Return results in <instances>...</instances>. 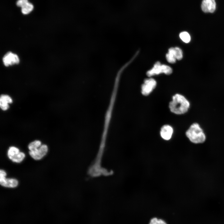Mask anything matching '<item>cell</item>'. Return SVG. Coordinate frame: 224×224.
I'll return each instance as SVG.
<instances>
[{"mask_svg":"<svg viewBox=\"0 0 224 224\" xmlns=\"http://www.w3.org/2000/svg\"><path fill=\"white\" fill-rule=\"evenodd\" d=\"M28 2L27 0H18L16 4L17 6L22 7Z\"/></svg>","mask_w":224,"mask_h":224,"instance_id":"d6986e66","label":"cell"},{"mask_svg":"<svg viewBox=\"0 0 224 224\" xmlns=\"http://www.w3.org/2000/svg\"><path fill=\"white\" fill-rule=\"evenodd\" d=\"M41 146V142L39 140H35L30 142L28 145V148L30 151L38 148Z\"/></svg>","mask_w":224,"mask_h":224,"instance_id":"9a60e30c","label":"cell"},{"mask_svg":"<svg viewBox=\"0 0 224 224\" xmlns=\"http://www.w3.org/2000/svg\"><path fill=\"white\" fill-rule=\"evenodd\" d=\"M33 5L29 3L28 2L25 6L21 7L22 12L25 14H28L33 9Z\"/></svg>","mask_w":224,"mask_h":224,"instance_id":"5bb4252c","label":"cell"},{"mask_svg":"<svg viewBox=\"0 0 224 224\" xmlns=\"http://www.w3.org/2000/svg\"><path fill=\"white\" fill-rule=\"evenodd\" d=\"M0 101L9 104L12 103V100L9 96L6 95H2L0 96Z\"/></svg>","mask_w":224,"mask_h":224,"instance_id":"2e32d148","label":"cell"},{"mask_svg":"<svg viewBox=\"0 0 224 224\" xmlns=\"http://www.w3.org/2000/svg\"><path fill=\"white\" fill-rule=\"evenodd\" d=\"M48 150L47 146L46 145H43L38 148L30 151L29 153L34 159L38 160L41 159L46 154Z\"/></svg>","mask_w":224,"mask_h":224,"instance_id":"5b68a950","label":"cell"},{"mask_svg":"<svg viewBox=\"0 0 224 224\" xmlns=\"http://www.w3.org/2000/svg\"><path fill=\"white\" fill-rule=\"evenodd\" d=\"M149 224H167L164 221L161 219H158L156 218L152 219Z\"/></svg>","mask_w":224,"mask_h":224,"instance_id":"ac0fdd59","label":"cell"},{"mask_svg":"<svg viewBox=\"0 0 224 224\" xmlns=\"http://www.w3.org/2000/svg\"><path fill=\"white\" fill-rule=\"evenodd\" d=\"M187 137L192 143L202 144L206 139V135L203 129L197 122L192 123L185 132Z\"/></svg>","mask_w":224,"mask_h":224,"instance_id":"7a4b0ae2","label":"cell"},{"mask_svg":"<svg viewBox=\"0 0 224 224\" xmlns=\"http://www.w3.org/2000/svg\"><path fill=\"white\" fill-rule=\"evenodd\" d=\"M173 132L172 127L169 125H165L161 128L160 134L161 138L166 140H170L171 138Z\"/></svg>","mask_w":224,"mask_h":224,"instance_id":"ba28073f","label":"cell"},{"mask_svg":"<svg viewBox=\"0 0 224 224\" xmlns=\"http://www.w3.org/2000/svg\"><path fill=\"white\" fill-rule=\"evenodd\" d=\"M0 184L4 187L14 188L18 185V182L15 179L6 178L5 176H0Z\"/></svg>","mask_w":224,"mask_h":224,"instance_id":"9c48e42d","label":"cell"},{"mask_svg":"<svg viewBox=\"0 0 224 224\" xmlns=\"http://www.w3.org/2000/svg\"><path fill=\"white\" fill-rule=\"evenodd\" d=\"M172 99L169 104V108L171 112L178 115L184 114L188 112L190 104L184 96L176 94L173 96Z\"/></svg>","mask_w":224,"mask_h":224,"instance_id":"6da1fadb","label":"cell"},{"mask_svg":"<svg viewBox=\"0 0 224 224\" xmlns=\"http://www.w3.org/2000/svg\"><path fill=\"white\" fill-rule=\"evenodd\" d=\"M174 54L176 60H180L183 58V52L182 49L179 47H174Z\"/></svg>","mask_w":224,"mask_h":224,"instance_id":"4fadbf2b","label":"cell"},{"mask_svg":"<svg viewBox=\"0 0 224 224\" xmlns=\"http://www.w3.org/2000/svg\"><path fill=\"white\" fill-rule=\"evenodd\" d=\"M167 61L170 63H174L176 62V59L174 54V47L170 48L168 52L166 54Z\"/></svg>","mask_w":224,"mask_h":224,"instance_id":"30bf717a","label":"cell"},{"mask_svg":"<svg viewBox=\"0 0 224 224\" xmlns=\"http://www.w3.org/2000/svg\"><path fill=\"white\" fill-rule=\"evenodd\" d=\"M2 61L6 66L18 64L19 59L18 56L11 52L7 53L3 57Z\"/></svg>","mask_w":224,"mask_h":224,"instance_id":"8992f818","label":"cell"},{"mask_svg":"<svg viewBox=\"0 0 224 224\" xmlns=\"http://www.w3.org/2000/svg\"><path fill=\"white\" fill-rule=\"evenodd\" d=\"M19 149L14 147H10L7 152V155L9 158L12 160L16 157L19 153Z\"/></svg>","mask_w":224,"mask_h":224,"instance_id":"8fae6325","label":"cell"},{"mask_svg":"<svg viewBox=\"0 0 224 224\" xmlns=\"http://www.w3.org/2000/svg\"><path fill=\"white\" fill-rule=\"evenodd\" d=\"M25 157V154L22 152H20L17 156L12 160L13 162L20 163L23 160Z\"/></svg>","mask_w":224,"mask_h":224,"instance_id":"e0dca14e","label":"cell"},{"mask_svg":"<svg viewBox=\"0 0 224 224\" xmlns=\"http://www.w3.org/2000/svg\"><path fill=\"white\" fill-rule=\"evenodd\" d=\"M172 72V69L170 66L161 64L160 62L157 61L154 64L151 69L147 72L146 74L148 77H150L161 73L169 75Z\"/></svg>","mask_w":224,"mask_h":224,"instance_id":"3957f363","label":"cell"},{"mask_svg":"<svg viewBox=\"0 0 224 224\" xmlns=\"http://www.w3.org/2000/svg\"><path fill=\"white\" fill-rule=\"evenodd\" d=\"M156 82L154 79L150 78L145 79L141 86V93L144 96L149 95L155 88Z\"/></svg>","mask_w":224,"mask_h":224,"instance_id":"277c9868","label":"cell"},{"mask_svg":"<svg viewBox=\"0 0 224 224\" xmlns=\"http://www.w3.org/2000/svg\"><path fill=\"white\" fill-rule=\"evenodd\" d=\"M0 106L1 109L3 110H7L9 107V104L0 102Z\"/></svg>","mask_w":224,"mask_h":224,"instance_id":"ffe728a7","label":"cell"},{"mask_svg":"<svg viewBox=\"0 0 224 224\" xmlns=\"http://www.w3.org/2000/svg\"><path fill=\"white\" fill-rule=\"evenodd\" d=\"M203 11L205 13L214 12L216 10V4L214 0H203L201 5Z\"/></svg>","mask_w":224,"mask_h":224,"instance_id":"52a82bcc","label":"cell"},{"mask_svg":"<svg viewBox=\"0 0 224 224\" xmlns=\"http://www.w3.org/2000/svg\"><path fill=\"white\" fill-rule=\"evenodd\" d=\"M179 36L181 40L186 43H189L190 41V36L189 34L186 31H183L181 32Z\"/></svg>","mask_w":224,"mask_h":224,"instance_id":"7c38bea8","label":"cell"},{"mask_svg":"<svg viewBox=\"0 0 224 224\" xmlns=\"http://www.w3.org/2000/svg\"></svg>","mask_w":224,"mask_h":224,"instance_id":"44dd1931","label":"cell"}]
</instances>
